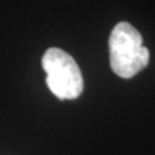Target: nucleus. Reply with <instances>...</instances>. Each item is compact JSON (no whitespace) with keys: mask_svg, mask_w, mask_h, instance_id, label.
Returning a JSON list of instances; mask_svg holds the SVG:
<instances>
[{"mask_svg":"<svg viewBox=\"0 0 155 155\" xmlns=\"http://www.w3.org/2000/svg\"><path fill=\"white\" fill-rule=\"evenodd\" d=\"M41 66L47 74L48 88L60 100H75L84 89L79 66L69 53L60 48H49L43 54Z\"/></svg>","mask_w":155,"mask_h":155,"instance_id":"nucleus-2","label":"nucleus"},{"mask_svg":"<svg viewBox=\"0 0 155 155\" xmlns=\"http://www.w3.org/2000/svg\"><path fill=\"white\" fill-rule=\"evenodd\" d=\"M111 70L123 79L138 74L147 66L150 52L142 45V36L128 22L116 23L109 38Z\"/></svg>","mask_w":155,"mask_h":155,"instance_id":"nucleus-1","label":"nucleus"}]
</instances>
